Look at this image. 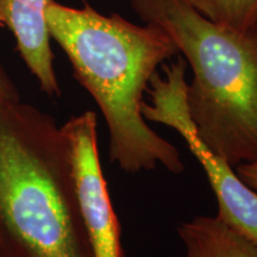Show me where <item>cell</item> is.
Here are the masks:
<instances>
[{
  "instance_id": "8",
  "label": "cell",
  "mask_w": 257,
  "mask_h": 257,
  "mask_svg": "<svg viewBox=\"0 0 257 257\" xmlns=\"http://www.w3.org/2000/svg\"><path fill=\"white\" fill-rule=\"evenodd\" d=\"M205 17L238 31L257 27V0H189Z\"/></svg>"
},
{
  "instance_id": "10",
  "label": "cell",
  "mask_w": 257,
  "mask_h": 257,
  "mask_svg": "<svg viewBox=\"0 0 257 257\" xmlns=\"http://www.w3.org/2000/svg\"><path fill=\"white\" fill-rule=\"evenodd\" d=\"M19 93L11 76L0 63V99H18Z\"/></svg>"
},
{
  "instance_id": "3",
  "label": "cell",
  "mask_w": 257,
  "mask_h": 257,
  "mask_svg": "<svg viewBox=\"0 0 257 257\" xmlns=\"http://www.w3.org/2000/svg\"><path fill=\"white\" fill-rule=\"evenodd\" d=\"M163 29L193 72L187 104L202 142L231 166L257 160V27L238 31L202 16L189 0H131Z\"/></svg>"
},
{
  "instance_id": "4",
  "label": "cell",
  "mask_w": 257,
  "mask_h": 257,
  "mask_svg": "<svg viewBox=\"0 0 257 257\" xmlns=\"http://www.w3.org/2000/svg\"><path fill=\"white\" fill-rule=\"evenodd\" d=\"M187 62L178 59L165 66V74L156 73L150 80L142 114L147 121L167 125L187 144L200 163L218 204L217 217L257 244V192L246 186L223 156L202 142L188 111L186 80Z\"/></svg>"
},
{
  "instance_id": "6",
  "label": "cell",
  "mask_w": 257,
  "mask_h": 257,
  "mask_svg": "<svg viewBox=\"0 0 257 257\" xmlns=\"http://www.w3.org/2000/svg\"><path fill=\"white\" fill-rule=\"evenodd\" d=\"M48 0H0V25L15 36L25 66L49 96H60L54 53L46 18Z\"/></svg>"
},
{
  "instance_id": "2",
  "label": "cell",
  "mask_w": 257,
  "mask_h": 257,
  "mask_svg": "<svg viewBox=\"0 0 257 257\" xmlns=\"http://www.w3.org/2000/svg\"><path fill=\"white\" fill-rule=\"evenodd\" d=\"M0 257H94L68 137L21 98L0 99Z\"/></svg>"
},
{
  "instance_id": "9",
  "label": "cell",
  "mask_w": 257,
  "mask_h": 257,
  "mask_svg": "<svg viewBox=\"0 0 257 257\" xmlns=\"http://www.w3.org/2000/svg\"><path fill=\"white\" fill-rule=\"evenodd\" d=\"M234 170L244 184L257 192V160L252 162L240 163L234 167Z\"/></svg>"
},
{
  "instance_id": "5",
  "label": "cell",
  "mask_w": 257,
  "mask_h": 257,
  "mask_svg": "<svg viewBox=\"0 0 257 257\" xmlns=\"http://www.w3.org/2000/svg\"><path fill=\"white\" fill-rule=\"evenodd\" d=\"M62 128L70 144L80 210L94 257H124L120 224L101 168L96 114L82 112Z\"/></svg>"
},
{
  "instance_id": "7",
  "label": "cell",
  "mask_w": 257,
  "mask_h": 257,
  "mask_svg": "<svg viewBox=\"0 0 257 257\" xmlns=\"http://www.w3.org/2000/svg\"><path fill=\"white\" fill-rule=\"evenodd\" d=\"M185 257H257V244L217 216H199L178 226Z\"/></svg>"
},
{
  "instance_id": "1",
  "label": "cell",
  "mask_w": 257,
  "mask_h": 257,
  "mask_svg": "<svg viewBox=\"0 0 257 257\" xmlns=\"http://www.w3.org/2000/svg\"><path fill=\"white\" fill-rule=\"evenodd\" d=\"M50 37L62 48L78 81L100 108L108 131V152L128 174L162 167L181 174L185 165L174 144L144 119V93L157 68L179 49L157 25H136L104 16L85 3L81 9L48 0Z\"/></svg>"
}]
</instances>
